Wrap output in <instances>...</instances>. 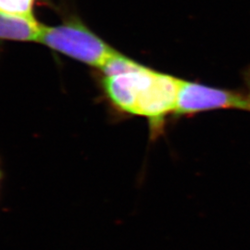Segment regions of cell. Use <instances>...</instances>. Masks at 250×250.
Listing matches in <instances>:
<instances>
[{
    "label": "cell",
    "mask_w": 250,
    "mask_h": 250,
    "mask_svg": "<svg viewBox=\"0 0 250 250\" xmlns=\"http://www.w3.org/2000/svg\"><path fill=\"white\" fill-rule=\"evenodd\" d=\"M180 79L136 63L125 72L102 75L101 89L113 110L144 117L152 126L174 114Z\"/></svg>",
    "instance_id": "obj_1"
},
{
    "label": "cell",
    "mask_w": 250,
    "mask_h": 250,
    "mask_svg": "<svg viewBox=\"0 0 250 250\" xmlns=\"http://www.w3.org/2000/svg\"><path fill=\"white\" fill-rule=\"evenodd\" d=\"M39 43L99 70L116 53L113 47L77 20L57 26L43 25Z\"/></svg>",
    "instance_id": "obj_2"
},
{
    "label": "cell",
    "mask_w": 250,
    "mask_h": 250,
    "mask_svg": "<svg viewBox=\"0 0 250 250\" xmlns=\"http://www.w3.org/2000/svg\"><path fill=\"white\" fill-rule=\"evenodd\" d=\"M231 108L250 111L246 93L180 79L174 115L192 116L206 111Z\"/></svg>",
    "instance_id": "obj_3"
},
{
    "label": "cell",
    "mask_w": 250,
    "mask_h": 250,
    "mask_svg": "<svg viewBox=\"0 0 250 250\" xmlns=\"http://www.w3.org/2000/svg\"><path fill=\"white\" fill-rule=\"evenodd\" d=\"M43 25L35 17L28 18L0 12V39L39 42Z\"/></svg>",
    "instance_id": "obj_4"
},
{
    "label": "cell",
    "mask_w": 250,
    "mask_h": 250,
    "mask_svg": "<svg viewBox=\"0 0 250 250\" xmlns=\"http://www.w3.org/2000/svg\"><path fill=\"white\" fill-rule=\"evenodd\" d=\"M36 0H0V12L33 18Z\"/></svg>",
    "instance_id": "obj_5"
},
{
    "label": "cell",
    "mask_w": 250,
    "mask_h": 250,
    "mask_svg": "<svg viewBox=\"0 0 250 250\" xmlns=\"http://www.w3.org/2000/svg\"><path fill=\"white\" fill-rule=\"evenodd\" d=\"M244 80H245V84L247 87V92L246 95L249 99L250 105V67L246 70V72L244 73Z\"/></svg>",
    "instance_id": "obj_6"
},
{
    "label": "cell",
    "mask_w": 250,
    "mask_h": 250,
    "mask_svg": "<svg viewBox=\"0 0 250 250\" xmlns=\"http://www.w3.org/2000/svg\"><path fill=\"white\" fill-rule=\"evenodd\" d=\"M2 180H3V170H2V163H1V161H0V188H1Z\"/></svg>",
    "instance_id": "obj_7"
}]
</instances>
